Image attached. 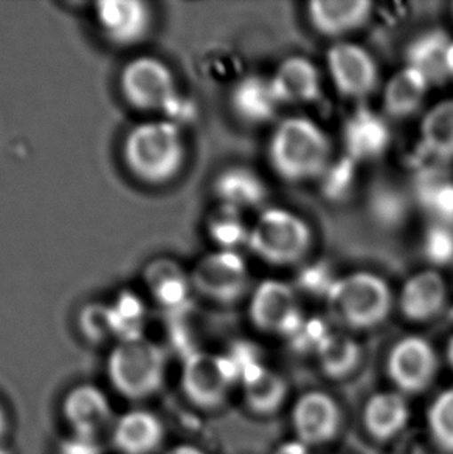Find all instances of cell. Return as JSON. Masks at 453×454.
<instances>
[{
  "mask_svg": "<svg viewBox=\"0 0 453 454\" xmlns=\"http://www.w3.org/2000/svg\"><path fill=\"white\" fill-rule=\"evenodd\" d=\"M128 171L143 184H165L178 176L185 161V143L178 124L153 120L129 130L123 140Z\"/></svg>",
  "mask_w": 453,
  "mask_h": 454,
  "instance_id": "6da1fadb",
  "label": "cell"
},
{
  "mask_svg": "<svg viewBox=\"0 0 453 454\" xmlns=\"http://www.w3.org/2000/svg\"><path fill=\"white\" fill-rule=\"evenodd\" d=\"M275 171L288 180H307L325 174L331 161V145L325 132L306 118H288L270 142Z\"/></svg>",
  "mask_w": 453,
  "mask_h": 454,
  "instance_id": "7a4b0ae2",
  "label": "cell"
},
{
  "mask_svg": "<svg viewBox=\"0 0 453 454\" xmlns=\"http://www.w3.org/2000/svg\"><path fill=\"white\" fill-rule=\"evenodd\" d=\"M168 362L163 349L147 338L118 341L109 352L106 372L123 399L140 402L160 393L166 380Z\"/></svg>",
  "mask_w": 453,
  "mask_h": 454,
  "instance_id": "3957f363",
  "label": "cell"
},
{
  "mask_svg": "<svg viewBox=\"0 0 453 454\" xmlns=\"http://www.w3.org/2000/svg\"><path fill=\"white\" fill-rule=\"evenodd\" d=\"M326 296L331 312L343 325L361 331L382 325L392 310V292L385 281L371 273L338 279Z\"/></svg>",
  "mask_w": 453,
  "mask_h": 454,
  "instance_id": "277c9868",
  "label": "cell"
},
{
  "mask_svg": "<svg viewBox=\"0 0 453 454\" xmlns=\"http://www.w3.org/2000/svg\"><path fill=\"white\" fill-rule=\"evenodd\" d=\"M313 242L311 230L300 217L284 209H267L258 217L247 244L266 262L289 265L306 256Z\"/></svg>",
  "mask_w": 453,
  "mask_h": 454,
  "instance_id": "5b68a950",
  "label": "cell"
},
{
  "mask_svg": "<svg viewBox=\"0 0 453 454\" xmlns=\"http://www.w3.org/2000/svg\"><path fill=\"white\" fill-rule=\"evenodd\" d=\"M120 92L131 107L140 112L172 111V106L179 103L171 68L154 56H139L123 67Z\"/></svg>",
  "mask_w": 453,
  "mask_h": 454,
  "instance_id": "8992f818",
  "label": "cell"
},
{
  "mask_svg": "<svg viewBox=\"0 0 453 454\" xmlns=\"http://www.w3.org/2000/svg\"><path fill=\"white\" fill-rule=\"evenodd\" d=\"M236 381L226 356L196 350L185 358L180 387L185 397L201 410L213 411L224 405Z\"/></svg>",
  "mask_w": 453,
  "mask_h": 454,
  "instance_id": "52a82bcc",
  "label": "cell"
},
{
  "mask_svg": "<svg viewBox=\"0 0 453 454\" xmlns=\"http://www.w3.org/2000/svg\"><path fill=\"white\" fill-rule=\"evenodd\" d=\"M191 284L205 298L232 304L247 292L250 277L238 253L221 250L199 261L191 273Z\"/></svg>",
  "mask_w": 453,
  "mask_h": 454,
  "instance_id": "ba28073f",
  "label": "cell"
},
{
  "mask_svg": "<svg viewBox=\"0 0 453 454\" xmlns=\"http://www.w3.org/2000/svg\"><path fill=\"white\" fill-rule=\"evenodd\" d=\"M438 356L433 346L421 337H405L393 346L386 360V372L396 391L419 394L438 374Z\"/></svg>",
  "mask_w": 453,
  "mask_h": 454,
  "instance_id": "9c48e42d",
  "label": "cell"
},
{
  "mask_svg": "<svg viewBox=\"0 0 453 454\" xmlns=\"http://www.w3.org/2000/svg\"><path fill=\"white\" fill-rule=\"evenodd\" d=\"M95 24L105 41L115 47L140 43L153 27V12L139 0H105L95 6Z\"/></svg>",
  "mask_w": 453,
  "mask_h": 454,
  "instance_id": "30bf717a",
  "label": "cell"
},
{
  "mask_svg": "<svg viewBox=\"0 0 453 454\" xmlns=\"http://www.w3.org/2000/svg\"><path fill=\"white\" fill-rule=\"evenodd\" d=\"M251 323L258 329L292 337L301 323L300 306L292 289L282 281H264L250 301Z\"/></svg>",
  "mask_w": 453,
  "mask_h": 454,
  "instance_id": "8fae6325",
  "label": "cell"
},
{
  "mask_svg": "<svg viewBox=\"0 0 453 454\" xmlns=\"http://www.w3.org/2000/svg\"><path fill=\"white\" fill-rule=\"evenodd\" d=\"M292 427L297 439L306 447L331 442L342 428L338 400L323 391L301 394L292 410Z\"/></svg>",
  "mask_w": 453,
  "mask_h": 454,
  "instance_id": "7c38bea8",
  "label": "cell"
},
{
  "mask_svg": "<svg viewBox=\"0 0 453 454\" xmlns=\"http://www.w3.org/2000/svg\"><path fill=\"white\" fill-rule=\"evenodd\" d=\"M61 412L70 433L80 436L99 437L116 420L107 394L92 383L72 387L62 399Z\"/></svg>",
  "mask_w": 453,
  "mask_h": 454,
  "instance_id": "4fadbf2b",
  "label": "cell"
},
{
  "mask_svg": "<svg viewBox=\"0 0 453 454\" xmlns=\"http://www.w3.org/2000/svg\"><path fill=\"white\" fill-rule=\"evenodd\" d=\"M328 67L338 92L351 98L368 97L378 86L376 62L355 43H336L328 53Z\"/></svg>",
  "mask_w": 453,
  "mask_h": 454,
  "instance_id": "5bb4252c",
  "label": "cell"
},
{
  "mask_svg": "<svg viewBox=\"0 0 453 454\" xmlns=\"http://www.w3.org/2000/svg\"><path fill=\"white\" fill-rule=\"evenodd\" d=\"M165 436L162 419L143 408L118 416L111 430L112 447L120 454H155L163 447Z\"/></svg>",
  "mask_w": 453,
  "mask_h": 454,
  "instance_id": "9a60e30c",
  "label": "cell"
},
{
  "mask_svg": "<svg viewBox=\"0 0 453 454\" xmlns=\"http://www.w3.org/2000/svg\"><path fill=\"white\" fill-rule=\"evenodd\" d=\"M448 301V287L436 271L417 273L405 283L399 307L405 318L424 323L441 313Z\"/></svg>",
  "mask_w": 453,
  "mask_h": 454,
  "instance_id": "2e32d148",
  "label": "cell"
},
{
  "mask_svg": "<svg viewBox=\"0 0 453 454\" xmlns=\"http://www.w3.org/2000/svg\"><path fill=\"white\" fill-rule=\"evenodd\" d=\"M410 420V406L399 391H380L368 399L363 408V425L370 436L378 441H392Z\"/></svg>",
  "mask_w": 453,
  "mask_h": 454,
  "instance_id": "e0dca14e",
  "label": "cell"
},
{
  "mask_svg": "<svg viewBox=\"0 0 453 454\" xmlns=\"http://www.w3.org/2000/svg\"><path fill=\"white\" fill-rule=\"evenodd\" d=\"M280 105L313 103L320 97L319 70L305 58H289L270 80Z\"/></svg>",
  "mask_w": 453,
  "mask_h": 454,
  "instance_id": "ac0fdd59",
  "label": "cell"
},
{
  "mask_svg": "<svg viewBox=\"0 0 453 454\" xmlns=\"http://www.w3.org/2000/svg\"><path fill=\"white\" fill-rule=\"evenodd\" d=\"M373 5L365 0H315L309 4L314 28L326 36H340L367 22Z\"/></svg>",
  "mask_w": 453,
  "mask_h": 454,
  "instance_id": "d6986e66",
  "label": "cell"
},
{
  "mask_svg": "<svg viewBox=\"0 0 453 454\" xmlns=\"http://www.w3.org/2000/svg\"><path fill=\"white\" fill-rule=\"evenodd\" d=\"M453 41L444 31L433 30L417 37L407 51L409 67L423 74L429 84H440L450 78L449 55Z\"/></svg>",
  "mask_w": 453,
  "mask_h": 454,
  "instance_id": "ffe728a7",
  "label": "cell"
},
{
  "mask_svg": "<svg viewBox=\"0 0 453 454\" xmlns=\"http://www.w3.org/2000/svg\"><path fill=\"white\" fill-rule=\"evenodd\" d=\"M388 143V126L374 112H357L345 126V145L353 160L374 159L385 151Z\"/></svg>",
  "mask_w": 453,
  "mask_h": 454,
  "instance_id": "44dd1931",
  "label": "cell"
},
{
  "mask_svg": "<svg viewBox=\"0 0 453 454\" xmlns=\"http://www.w3.org/2000/svg\"><path fill=\"white\" fill-rule=\"evenodd\" d=\"M149 294L168 310H180L190 298L191 277L172 261H155L147 271Z\"/></svg>",
  "mask_w": 453,
  "mask_h": 454,
  "instance_id": "7402d4cb",
  "label": "cell"
},
{
  "mask_svg": "<svg viewBox=\"0 0 453 454\" xmlns=\"http://www.w3.org/2000/svg\"><path fill=\"white\" fill-rule=\"evenodd\" d=\"M429 81L415 68H402L394 74L384 90V109L393 118H407L421 107Z\"/></svg>",
  "mask_w": 453,
  "mask_h": 454,
  "instance_id": "603a6c76",
  "label": "cell"
},
{
  "mask_svg": "<svg viewBox=\"0 0 453 454\" xmlns=\"http://www.w3.org/2000/svg\"><path fill=\"white\" fill-rule=\"evenodd\" d=\"M233 109L250 123H263L275 115L278 99L270 81L261 76H249L233 90Z\"/></svg>",
  "mask_w": 453,
  "mask_h": 454,
  "instance_id": "cb8c5ba5",
  "label": "cell"
},
{
  "mask_svg": "<svg viewBox=\"0 0 453 454\" xmlns=\"http://www.w3.org/2000/svg\"><path fill=\"white\" fill-rule=\"evenodd\" d=\"M245 405L259 416L278 411L288 399L289 387L282 375L270 369H257L242 380Z\"/></svg>",
  "mask_w": 453,
  "mask_h": 454,
  "instance_id": "d4e9b609",
  "label": "cell"
},
{
  "mask_svg": "<svg viewBox=\"0 0 453 454\" xmlns=\"http://www.w3.org/2000/svg\"><path fill=\"white\" fill-rule=\"evenodd\" d=\"M320 366L331 379H345L353 374L361 364V346L354 338L343 333H330L319 350Z\"/></svg>",
  "mask_w": 453,
  "mask_h": 454,
  "instance_id": "484cf974",
  "label": "cell"
},
{
  "mask_svg": "<svg viewBox=\"0 0 453 454\" xmlns=\"http://www.w3.org/2000/svg\"><path fill=\"white\" fill-rule=\"evenodd\" d=\"M216 192L224 205L239 209L255 207L266 197L264 184L253 172L234 168L224 172L216 182Z\"/></svg>",
  "mask_w": 453,
  "mask_h": 454,
  "instance_id": "4316f807",
  "label": "cell"
},
{
  "mask_svg": "<svg viewBox=\"0 0 453 454\" xmlns=\"http://www.w3.org/2000/svg\"><path fill=\"white\" fill-rule=\"evenodd\" d=\"M421 136L430 153L453 157V101L440 103L424 117Z\"/></svg>",
  "mask_w": 453,
  "mask_h": 454,
  "instance_id": "83f0119b",
  "label": "cell"
},
{
  "mask_svg": "<svg viewBox=\"0 0 453 454\" xmlns=\"http://www.w3.org/2000/svg\"><path fill=\"white\" fill-rule=\"evenodd\" d=\"M109 307L118 341L141 338V331L147 321V307L139 296L134 294L118 296Z\"/></svg>",
  "mask_w": 453,
  "mask_h": 454,
  "instance_id": "f1b7e54d",
  "label": "cell"
},
{
  "mask_svg": "<svg viewBox=\"0 0 453 454\" xmlns=\"http://www.w3.org/2000/svg\"><path fill=\"white\" fill-rule=\"evenodd\" d=\"M430 437L444 453L453 454V387L432 400L427 411Z\"/></svg>",
  "mask_w": 453,
  "mask_h": 454,
  "instance_id": "f546056e",
  "label": "cell"
},
{
  "mask_svg": "<svg viewBox=\"0 0 453 454\" xmlns=\"http://www.w3.org/2000/svg\"><path fill=\"white\" fill-rule=\"evenodd\" d=\"M211 238L222 247V250L234 252L236 247L249 240V233L242 225L238 209L224 205L210 219Z\"/></svg>",
  "mask_w": 453,
  "mask_h": 454,
  "instance_id": "4dcf8cb0",
  "label": "cell"
},
{
  "mask_svg": "<svg viewBox=\"0 0 453 454\" xmlns=\"http://www.w3.org/2000/svg\"><path fill=\"white\" fill-rule=\"evenodd\" d=\"M80 331L92 343H105L115 338L111 307L97 302L84 307L80 315Z\"/></svg>",
  "mask_w": 453,
  "mask_h": 454,
  "instance_id": "1f68e13d",
  "label": "cell"
},
{
  "mask_svg": "<svg viewBox=\"0 0 453 454\" xmlns=\"http://www.w3.org/2000/svg\"><path fill=\"white\" fill-rule=\"evenodd\" d=\"M425 254L435 264H448L453 259V233L444 225L432 228L425 238Z\"/></svg>",
  "mask_w": 453,
  "mask_h": 454,
  "instance_id": "d6a6232c",
  "label": "cell"
},
{
  "mask_svg": "<svg viewBox=\"0 0 453 454\" xmlns=\"http://www.w3.org/2000/svg\"><path fill=\"white\" fill-rule=\"evenodd\" d=\"M58 454H105L99 437L68 434L58 447Z\"/></svg>",
  "mask_w": 453,
  "mask_h": 454,
  "instance_id": "836d02e7",
  "label": "cell"
},
{
  "mask_svg": "<svg viewBox=\"0 0 453 454\" xmlns=\"http://www.w3.org/2000/svg\"><path fill=\"white\" fill-rule=\"evenodd\" d=\"M163 454H209L199 449L196 445H190V443H180V445H174L172 449L166 450Z\"/></svg>",
  "mask_w": 453,
  "mask_h": 454,
  "instance_id": "e575fe53",
  "label": "cell"
},
{
  "mask_svg": "<svg viewBox=\"0 0 453 454\" xmlns=\"http://www.w3.org/2000/svg\"><path fill=\"white\" fill-rule=\"evenodd\" d=\"M307 449L305 443H301L300 441H297L295 443H286L278 450V454H307Z\"/></svg>",
  "mask_w": 453,
  "mask_h": 454,
  "instance_id": "d590c367",
  "label": "cell"
},
{
  "mask_svg": "<svg viewBox=\"0 0 453 454\" xmlns=\"http://www.w3.org/2000/svg\"><path fill=\"white\" fill-rule=\"evenodd\" d=\"M8 427H10V422H8V416H6L5 408H4V405L0 403V445L4 442L6 433H8Z\"/></svg>",
  "mask_w": 453,
  "mask_h": 454,
  "instance_id": "8d00e7d4",
  "label": "cell"
},
{
  "mask_svg": "<svg viewBox=\"0 0 453 454\" xmlns=\"http://www.w3.org/2000/svg\"><path fill=\"white\" fill-rule=\"evenodd\" d=\"M448 360L453 371V337L450 338V341H449L448 344Z\"/></svg>",
  "mask_w": 453,
  "mask_h": 454,
  "instance_id": "74e56055",
  "label": "cell"
},
{
  "mask_svg": "<svg viewBox=\"0 0 453 454\" xmlns=\"http://www.w3.org/2000/svg\"><path fill=\"white\" fill-rule=\"evenodd\" d=\"M449 72H450V78H453V43L450 55H449Z\"/></svg>",
  "mask_w": 453,
  "mask_h": 454,
  "instance_id": "f35d334b",
  "label": "cell"
},
{
  "mask_svg": "<svg viewBox=\"0 0 453 454\" xmlns=\"http://www.w3.org/2000/svg\"><path fill=\"white\" fill-rule=\"evenodd\" d=\"M0 454H6L5 450L2 449V445H0Z\"/></svg>",
  "mask_w": 453,
  "mask_h": 454,
  "instance_id": "ab89813d",
  "label": "cell"
}]
</instances>
